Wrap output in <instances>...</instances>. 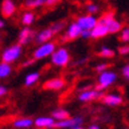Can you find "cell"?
<instances>
[{
  "mask_svg": "<svg viewBox=\"0 0 129 129\" xmlns=\"http://www.w3.org/2000/svg\"><path fill=\"white\" fill-rule=\"evenodd\" d=\"M51 117L53 118L55 121H63L65 118L70 117V113L68 110L63 109V108H57L51 113Z\"/></svg>",
  "mask_w": 129,
  "mask_h": 129,
  "instance_id": "cell-20",
  "label": "cell"
},
{
  "mask_svg": "<svg viewBox=\"0 0 129 129\" xmlns=\"http://www.w3.org/2000/svg\"><path fill=\"white\" fill-rule=\"evenodd\" d=\"M103 95H104L103 91H98L96 89H86L83 90L82 92H79L78 100L81 102H92L98 98H102Z\"/></svg>",
  "mask_w": 129,
  "mask_h": 129,
  "instance_id": "cell-8",
  "label": "cell"
},
{
  "mask_svg": "<svg viewBox=\"0 0 129 129\" xmlns=\"http://www.w3.org/2000/svg\"><path fill=\"white\" fill-rule=\"evenodd\" d=\"M108 35H109L108 28L101 21H97V24L94 26V28L90 30V38H92V39H101V38L107 37Z\"/></svg>",
  "mask_w": 129,
  "mask_h": 129,
  "instance_id": "cell-13",
  "label": "cell"
},
{
  "mask_svg": "<svg viewBox=\"0 0 129 129\" xmlns=\"http://www.w3.org/2000/svg\"><path fill=\"white\" fill-rule=\"evenodd\" d=\"M72 129H84L83 127H76V128H72Z\"/></svg>",
  "mask_w": 129,
  "mask_h": 129,
  "instance_id": "cell-36",
  "label": "cell"
},
{
  "mask_svg": "<svg viewBox=\"0 0 129 129\" xmlns=\"http://www.w3.org/2000/svg\"><path fill=\"white\" fill-rule=\"evenodd\" d=\"M50 28L53 31V33L57 36L58 33H60V32L65 28V21H56V23H53L51 25Z\"/></svg>",
  "mask_w": 129,
  "mask_h": 129,
  "instance_id": "cell-25",
  "label": "cell"
},
{
  "mask_svg": "<svg viewBox=\"0 0 129 129\" xmlns=\"http://www.w3.org/2000/svg\"><path fill=\"white\" fill-rule=\"evenodd\" d=\"M6 94H7V89H6V86H4V85H1V84H0V97H4Z\"/></svg>",
  "mask_w": 129,
  "mask_h": 129,
  "instance_id": "cell-32",
  "label": "cell"
},
{
  "mask_svg": "<svg viewBox=\"0 0 129 129\" xmlns=\"http://www.w3.org/2000/svg\"><path fill=\"white\" fill-rule=\"evenodd\" d=\"M35 63V59H27V60H25V62L23 63V67H28V65H31V64H33Z\"/></svg>",
  "mask_w": 129,
  "mask_h": 129,
  "instance_id": "cell-33",
  "label": "cell"
},
{
  "mask_svg": "<svg viewBox=\"0 0 129 129\" xmlns=\"http://www.w3.org/2000/svg\"><path fill=\"white\" fill-rule=\"evenodd\" d=\"M56 45L55 42H46V43L43 44H38V47H36L33 53H32V59L35 60H42V59H45L47 57H50L53 51L56 50Z\"/></svg>",
  "mask_w": 129,
  "mask_h": 129,
  "instance_id": "cell-3",
  "label": "cell"
},
{
  "mask_svg": "<svg viewBox=\"0 0 129 129\" xmlns=\"http://www.w3.org/2000/svg\"><path fill=\"white\" fill-rule=\"evenodd\" d=\"M117 81V74L110 70H106L98 74V78H97V86L96 90L98 91H103V90L108 89L109 86H111L114 83Z\"/></svg>",
  "mask_w": 129,
  "mask_h": 129,
  "instance_id": "cell-5",
  "label": "cell"
},
{
  "mask_svg": "<svg viewBox=\"0 0 129 129\" xmlns=\"http://www.w3.org/2000/svg\"><path fill=\"white\" fill-rule=\"evenodd\" d=\"M12 74V65L7 63L0 62V79L7 78Z\"/></svg>",
  "mask_w": 129,
  "mask_h": 129,
  "instance_id": "cell-21",
  "label": "cell"
},
{
  "mask_svg": "<svg viewBox=\"0 0 129 129\" xmlns=\"http://www.w3.org/2000/svg\"><path fill=\"white\" fill-rule=\"evenodd\" d=\"M55 122L56 121L51 116H40V117H37L33 121V124L37 128L46 129V128H52L55 125Z\"/></svg>",
  "mask_w": 129,
  "mask_h": 129,
  "instance_id": "cell-16",
  "label": "cell"
},
{
  "mask_svg": "<svg viewBox=\"0 0 129 129\" xmlns=\"http://www.w3.org/2000/svg\"><path fill=\"white\" fill-rule=\"evenodd\" d=\"M55 36L56 35L53 33V31L50 27H46L44 30H42V31L35 33V40L36 43L43 44V43H46V42H51Z\"/></svg>",
  "mask_w": 129,
  "mask_h": 129,
  "instance_id": "cell-14",
  "label": "cell"
},
{
  "mask_svg": "<svg viewBox=\"0 0 129 129\" xmlns=\"http://www.w3.org/2000/svg\"><path fill=\"white\" fill-rule=\"evenodd\" d=\"M98 18L92 14H82L77 18V20L75 23L78 25V27L81 28V31H90L91 28H94V26L97 24Z\"/></svg>",
  "mask_w": 129,
  "mask_h": 129,
  "instance_id": "cell-6",
  "label": "cell"
},
{
  "mask_svg": "<svg viewBox=\"0 0 129 129\" xmlns=\"http://www.w3.org/2000/svg\"><path fill=\"white\" fill-rule=\"evenodd\" d=\"M108 64L107 63H100V64H97L96 65V68H95V70L97 71L98 74H101V72H103V71H106V70H108Z\"/></svg>",
  "mask_w": 129,
  "mask_h": 129,
  "instance_id": "cell-27",
  "label": "cell"
},
{
  "mask_svg": "<svg viewBox=\"0 0 129 129\" xmlns=\"http://www.w3.org/2000/svg\"><path fill=\"white\" fill-rule=\"evenodd\" d=\"M98 53H100L102 58H113V57H115V50H113L111 47L107 46V45H103L100 49Z\"/></svg>",
  "mask_w": 129,
  "mask_h": 129,
  "instance_id": "cell-23",
  "label": "cell"
},
{
  "mask_svg": "<svg viewBox=\"0 0 129 129\" xmlns=\"http://www.w3.org/2000/svg\"><path fill=\"white\" fill-rule=\"evenodd\" d=\"M98 21H101L103 25H106V27L108 28V33L109 35H115L122 30L123 24L121 20H118L113 12H107L104 13L101 18H98Z\"/></svg>",
  "mask_w": 129,
  "mask_h": 129,
  "instance_id": "cell-2",
  "label": "cell"
},
{
  "mask_svg": "<svg viewBox=\"0 0 129 129\" xmlns=\"http://www.w3.org/2000/svg\"><path fill=\"white\" fill-rule=\"evenodd\" d=\"M0 42H1V33H0Z\"/></svg>",
  "mask_w": 129,
  "mask_h": 129,
  "instance_id": "cell-37",
  "label": "cell"
},
{
  "mask_svg": "<svg viewBox=\"0 0 129 129\" xmlns=\"http://www.w3.org/2000/svg\"><path fill=\"white\" fill-rule=\"evenodd\" d=\"M118 53L121 56H127L129 53V46L128 44H124V45H122V46L118 47Z\"/></svg>",
  "mask_w": 129,
  "mask_h": 129,
  "instance_id": "cell-28",
  "label": "cell"
},
{
  "mask_svg": "<svg viewBox=\"0 0 129 129\" xmlns=\"http://www.w3.org/2000/svg\"><path fill=\"white\" fill-rule=\"evenodd\" d=\"M0 12L5 18H10L17 12V5L14 0H3L1 6H0Z\"/></svg>",
  "mask_w": 129,
  "mask_h": 129,
  "instance_id": "cell-11",
  "label": "cell"
},
{
  "mask_svg": "<svg viewBox=\"0 0 129 129\" xmlns=\"http://www.w3.org/2000/svg\"><path fill=\"white\" fill-rule=\"evenodd\" d=\"M60 0H45V5L46 6H49V7H51V6H55L56 4H58Z\"/></svg>",
  "mask_w": 129,
  "mask_h": 129,
  "instance_id": "cell-31",
  "label": "cell"
},
{
  "mask_svg": "<svg viewBox=\"0 0 129 129\" xmlns=\"http://www.w3.org/2000/svg\"><path fill=\"white\" fill-rule=\"evenodd\" d=\"M85 10H86V13L88 14H92V16H96L98 12L101 11L100 10V6L95 3H88L85 5Z\"/></svg>",
  "mask_w": 129,
  "mask_h": 129,
  "instance_id": "cell-24",
  "label": "cell"
},
{
  "mask_svg": "<svg viewBox=\"0 0 129 129\" xmlns=\"http://www.w3.org/2000/svg\"><path fill=\"white\" fill-rule=\"evenodd\" d=\"M13 127L17 129H27L31 128L33 125V120L30 117H23V118H17L13 121Z\"/></svg>",
  "mask_w": 129,
  "mask_h": 129,
  "instance_id": "cell-17",
  "label": "cell"
},
{
  "mask_svg": "<svg viewBox=\"0 0 129 129\" xmlns=\"http://www.w3.org/2000/svg\"><path fill=\"white\" fill-rule=\"evenodd\" d=\"M20 21H21V24H23L24 26H26V27H30V26H32L33 25V23L36 21V14L35 12L32 11H25L21 14V17H20Z\"/></svg>",
  "mask_w": 129,
  "mask_h": 129,
  "instance_id": "cell-18",
  "label": "cell"
},
{
  "mask_svg": "<svg viewBox=\"0 0 129 129\" xmlns=\"http://www.w3.org/2000/svg\"><path fill=\"white\" fill-rule=\"evenodd\" d=\"M120 40H121L123 44H128L129 42V27L128 26H123L122 30L120 32Z\"/></svg>",
  "mask_w": 129,
  "mask_h": 129,
  "instance_id": "cell-26",
  "label": "cell"
},
{
  "mask_svg": "<svg viewBox=\"0 0 129 129\" xmlns=\"http://www.w3.org/2000/svg\"><path fill=\"white\" fill-rule=\"evenodd\" d=\"M45 5V0H25L24 6L27 10H36Z\"/></svg>",
  "mask_w": 129,
  "mask_h": 129,
  "instance_id": "cell-22",
  "label": "cell"
},
{
  "mask_svg": "<svg viewBox=\"0 0 129 129\" xmlns=\"http://www.w3.org/2000/svg\"><path fill=\"white\" fill-rule=\"evenodd\" d=\"M23 56V46L19 45L18 43L8 45L5 47L3 52H1V62L7 63V64H13V63L18 62Z\"/></svg>",
  "mask_w": 129,
  "mask_h": 129,
  "instance_id": "cell-1",
  "label": "cell"
},
{
  "mask_svg": "<svg viewBox=\"0 0 129 129\" xmlns=\"http://www.w3.org/2000/svg\"><path fill=\"white\" fill-rule=\"evenodd\" d=\"M39 78H40L39 72H38V71H32V72H30V74H27L26 76H25L24 84H25V86H27V88L33 86L36 83H38Z\"/></svg>",
  "mask_w": 129,
  "mask_h": 129,
  "instance_id": "cell-19",
  "label": "cell"
},
{
  "mask_svg": "<svg viewBox=\"0 0 129 129\" xmlns=\"http://www.w3.org/2000/svg\"><path fill=\"white\" fill-rule=\"evenodd\" d=\"M102 102L109 107H117L123 103V97L120 94H106L102 96Z\"/></svg>",
  "mask_w": 129,
  "mask_h": 129,
  "instance_id": "cell-15",
  "label": "cell"
},
{
  "mask_svg": "<svg viewBox=\"0 0 129 129\" xmlns=\"http://www.w3.org/2000/svg\"><path fill=\"white\" fill-rule=\"evenodd\" d=\"M79 36H81V28L78 27V25L76 23H71L65 28V32L63 35L62 40L63 42H70V40H75L79 38Z\"/></svg>",
  "mask_w": 129,
  "mask_h": 129,
  "instance_id": "cell-10",
  "label": "cell"
},
{
  "mask_svg": "<svg viewBox=\"0 0 129 129\" xmlns=\"http://www.w3.org/2000/svg\"><path fill=\"white\" fill-rule=\"evenodd\" d=\"M65 85H67V82H65L64 78H62V77H55V78H51L44 83V89L58 91V90H62Z\"/></svg>",
  "mask_w": 129,
  "mask_h": 129,
  "instance_id": "cell-12",
  "label": "cell"
},
{
  "mask_svg": "<svg viewBox=\"0 0 129 129\" xmlns=\"http://www.w3.org/2000/svg\"><path fill=\"white\" fill-rule=\"evenodd\" d=\"M83 124V117L81 116H76V117H69L65 118L63 121H56L55 122V128L58 129H69V128H76V127H82Z\"/></svg>",
  "mask_w": 129,
  "mask_h": 129,
  "instance_id": "cell-7",
  "label": "cell"
},
{
  "mask_svg": "<svg viewBox=\"0 0 129 129\" xmlns=\"http://www.w3.org/2000/svg\"><path fill=\"white\" fill-rule=\"evenodd\" d=\"M51 63L58 68H65L70 63V52L65 47H56L53 53L50 56Z\"/></svg>",
  "mask_w": 129,
  "mask_h": 129,
  "instance_id": "cell-4",
  "label": "cell"
},
{
  "mask_svg": "<svg viewBox=\"0 0 129 129\" xmlns=\"http://www.w3.org/2000/svg\"><path fill=\"white\" fill-rule=\"evenodd\" d=\"M121 72H122V76L124 77V79H127V81H128V78H129V65H128V64H125V65H123V67H122Z\"/></svg>",
  "mask_w": 129,
  "mask_h": 129,
  "instance_id": "cell-29",
  "label": "cell"
},
{
  "mask_svg": "<svg viewBox=\"0 0 129 129\" xmlns=\"http://www.w3.org/2000/svg\"><path fill=\"white\" fill-rule=\"evenodd\" d=\"M79 38H82V39H90V31H81Z\"/></svg>",
  "mask_w": 129,
  "mask_h": 129,
  "instance_id": "cell-30",
  "label": "cell"
},
{
  "mask_svg": "<svg viewBox=\"0 0 129 129\" xmlns=\"http://www.w3.org/2000/svg\"><path fill=\"white\" fill-rule=\"evenodd\" d=\"M5 26V21L3 19H0V28H3Z\"/></svg>",
  "mask_w": 129,
  "mask_h": 129,
  "instance_id": "cell-35",
  "label": "cell"
},
{
  "mask_svg": "<svg viewBox=\"0 0 129 129\" xmlns=\"http://www.w3.org/2000/svg\"><path fill=\"white\" fill-rule=\"evenodd\" d=\"M33 39H35V31L31 27L24 26L18 33V44L21 46L30 44Z\"/></svg>",
  "mask_w": 129,
  "mask_h": 129,
  "instance_id": "cell-9",
  "label": "cell"
},
{
  "mask_svg": "<svg viewBox=\"0 0 129 129\" xmlns=\"http://www.w3.org/2000/svg\"><path fill=\"white\" fill-rule=\"evenodd\" d=\"M89 129H100V127H98L97 124H91L89 127Z\"/></svg>",
  "mask_w": 129,
  "mask_h": 129,
  "instance_id": "cell-34",
  "label": "cell"
}]
</instances>
